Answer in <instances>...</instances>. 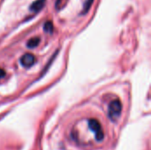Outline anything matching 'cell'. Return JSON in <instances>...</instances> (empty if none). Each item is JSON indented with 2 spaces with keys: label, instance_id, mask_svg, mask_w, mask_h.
Listing matches in <instances>:
<instances>
[{
  "label": "cell",
  "instance_id": "277c9868",
  "mask_svg": "<svg viewBox=\"0 0 151 150\" xmlns=\"http://www.w3.org/2000/svg\"><path fill=\"white\" fill-rule=\"evenodd\" d=\"M45 2H46V0H35V1H34L29 6V11H33V12H39L43 8V6L45 5Z\"/></svg>",
  "mask_w": 151,
  "mask_h": 150
},
{
  "label": "cell",
  "instance_id": "5b68a950",
  "mask_svg": "<svg viewBox=\"0 0 151 150\" xmlns=\"http://www.w3.org/2000/svg\"><path fill=\"white\" fill-rule=\"evenodd\" d=\"M40 42V38L39 37H34L31 38L27 42V46L28 48H35Z\"/></svg>",
  "mask_w": 151,
  "mask_h": 150
},
{
  "label": "cell",
  "instance_id": "ba28073f",
  "mask_svg": "<svg viewBox=\"0 0 151 150\" xmlns=\"http://www.w3.org/2000/svg\"><path fill=\"white\" fill-rule=\"evenodd\" d=\"M5 76V71L0 68V79L4 78Z\"/></svg>",
  "mask_w": 151,
  "mask_h": 150
},
{
  "label": "cell",
  "instance_id": "6da1fadb",
  "mask_svg": "<svg viewBox=\"0 0 151 150\" xmlns=\"http://www.w3.org/2000/svg\"><path fill=\"white\" fill-rule=\"evenodd\" d=\"M122 111V104L119 100H114L112 101L108 109V116L111 118V120L115 121L119 116Z\"/></svg>",
  "mask_w": 151,
  "mask_h": 150
},
{
  "label": "cell",
  "instance_id": "7a4b0ae2",
  "mask_svg": "<svg viewBox=\"0 0 151 150\" xmlns=\"http://www.w3.org/2000/svg\"><path fill=\"white\" fill-rule=\"evenodd\" d=\"M88 126L90 128V130L95 133L96 139L97 141H101L104 140V133L103 131V128L100 125V123L94 118H91L88 120Z\"/></svg>",
  "mask_w": 151,
  "mask_h": 150
},
{
  "label": "cell",
  "instance_id": "8992f818",
  "mask_svg": "<svg viewBox=\"0 0 151 150\" xmlns=\"http://www.w3.org/2000/svg\"><path fill=\"white\" fill-rule=\"evenodd\" d=\"M94 0H85L84 4H83V8H82V14H85L88 11V10L90 9L92 4H93Z\"/></svg>",
  "mask_w": 151,
  "mask_h": 150
},
{
  "label": "cell",
  "instance_id": "52a82bcc",
  "mask_svg": "<svg viewBox=\"0 0 151 150\" xmlns=\"http://www.w3.org/2000/svg\"><path fill=\"white\" fill-rule=\"evenodd\" d=\"M43 30L46 32V33H49V34H51L53 32V24L51 21H47L44 23L43 25Z\"/></svg>",
  "mask_w": 151,
  "mask_h": 150
},
{
  "label": "cell",
  "instance_id": "3957f363",
  "mask_svg": "<svg viewBox=\"0 0 151 150\" xmlns=\"http://www.w3.org/2000/svg\"><path fill=\"white\" fill-rule=\"evenodd\" d=\"M35 57L31 53H26L20 57V64L27 68L32 66L35 64Z\"/></svg>",
  "mask_w": 151,
  "mask_h": 150
}]
</instances>
